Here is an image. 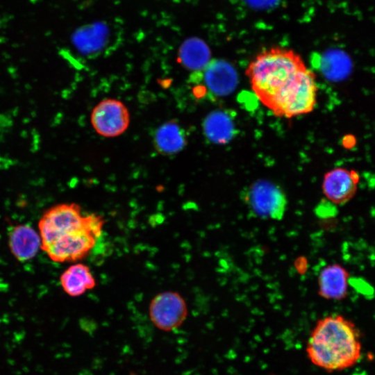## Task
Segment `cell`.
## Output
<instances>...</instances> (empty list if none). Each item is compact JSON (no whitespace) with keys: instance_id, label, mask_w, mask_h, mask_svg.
I'll use <instances>...</instances> for the list:
<instances>
[{"instance_id":"52a82bcc","label":"cell","mask_w":375,"mask_h":375,"mask_svg":"<svg viewBox=\"0 0 375 375\" xmlns=\"http://www.w3.org/2000/svg\"><path fill=\"white\" fill-rule=\"evenodd\" d=\"M358 181L357 172L344 168H335L325 174L322 190L331 203L343 204L355 195Z\"/></svg>"},{"instance_id":"8fae6325","label":"cell","mask_w":375,"mask_h":375,"mask_svg":"<svg viewBox=\"0 0 375 375\" xmlns=\"http://www.w3.org/2000/svg\"><path fill=\"white\" fill-rule=\"evenodd\" d=\"M204 69V82L208 90L213 94L222 97L231 93L238 83L235 69L222 60L210 62Z\"/></svg>"},{"instance_id":"5bb4252c","label":"cell","mask_w":375,"mask_h":375,"mask_svg":"<svg viewBox=\"0 0 375 375\" xmlns=\"http://www.w3.org/2000/svg\"><path fill=\"white\" fill-rule=\"evenodd\" d=\"M210 52L201 39L185 40L178 50V60L188 69L197 72L203 69L210 62Z\"/></svg>"},{"instance_id":"9c48e42d","label":"cell","mask_w":375,"mask_h":375,"mask_svg":"<svg viewBox=\"0 0 375 375\" xmlns=\"http://www.w3.org/2000/svg\"><path fill=\"white\" fill-rule=\"evenodd\" d=\"M349 274L340 264L324 267L317 279L319 296L327 300H342L347 295Z\"/></svg>"},{"instance_id":"5b68a950","label":"cell","mask_w":375,"mask_h":375,"mask_svg":"<svg viewBox=\"0 0 375 375\" xmlns=\"http://www.w3.org/2000/svg\"><path fill=\"white\" fill-rule=\"evenodd\" d=\"M149 312L151 322L157 328L168 331L177 328L183 323L188 309L179 293L165 291L152 299Z\"/></svg>"},{"instance_id":"7a4b0ae2","label":"cell","mask_w":375,"mask_h":375,"mask_svg":"<svg viewBox=\"0 0 375 375\" xmlns=\"http://www.w3.org/2000/svg\"><path fill=\"white\" fill-rule=\"evenodd\" d=\"M103 224L101 216L83 215L76 203L54 205L38 222L41 249L56 262L80 260L94 248Z\"/></svg>"},{"instance_id":"30bf717a","label":"cell","mask_w":375,"mask_h":375,"mask_svg":"<svg viewBox=\"0 0 375 375\" xmlns=\"http://www.w3.org/2000/svg\"><path fill=\"white\" fill-rule=\"evenodd\" d=\"M8 247L12 256L19 262L30 260L41 249V239L28 224L12 227L8 234Z\"/></svg>"},{"instance_id":"ba28073f","label":"cell","mask_w":375,"mask_h":375,"mask_svg":"<svg viewBox=\"0 0 375 375\" xmlns=\"http://www.w3.org/2000/svg\"><path fill=\"white\" fill-rule=\"evenodd\" d=\"M109 40V27L101 22L79 27L72 35L74 46L81 53L87 56L99 54L106 49Z\"/></svg>"},{"instance_id":"7c38bea8","label":"cell","mask_w":375,"mask_h":375,"mask_svg":"<svg viewBox=\"0 0 375 375\" xmlns=\"http://www.w3.org/2000/svg\"><path fill=\"white\" fill-rule=\"evenodd\" d=\"M60 283L64 292L72 297H79L96 285L89 267L78 262L70 265L62 273Z\"/></svg>"},{"instance_id":"9a60e30c","label":"cell","mask_w":375,"mask_h":375,"mask_svg":"<svg viewBox=\"0 0 375 375\" xmlns=\"http://www.w3.org/2000/svg\"><path fill=\"white\" fill-rule=\"evenodd\" d=\"M206 136L211 142L225 144L235 134V125L232 117L225 111L217 110L210 112L203 122Z\"/></svg>"},{"instance_id":"2e32d148","label":"cell","mask_w":375,"mask_h":375,"mask_svg":"<svg viewBox=\"0 0 375 375\" xmlns=\"http://www.w3.org/2000/svg\"><path fill=\"white\" fill-rule=\"evenodd\" d=\"M326 56L324 63V72L325 75L332 79H338L345 75L347 61L342 55L329 54ZM348 69V68H347Z\"/></svg>"},{"instance_id":"4fadbf2b","label":"cell","mask_w":375,"mask_h":375,"mask_svg":"<svg viewBox=\"0 0 375 375\" xmlns=\"http://www.w3.org/2000/svg\"><path fill=\"white\" fill-rule=\"evenodd\" d=\"M154 144L156 150L162 154H175L186 144L184 131L176 122H165L156 131Z\"/></svg>"},{"instance_id":"3957f363","label":"cell","mask_w":375,"mask_h":375,"mask_svg":"<svg viewBox=\"0 0 375 375\" xmlns=\"http://www.w3.org/2000/svg\"><path fill=\"white\" fill-rule=\"evenodd\" d=\"M308 358L326 372H338L354 366L362 354L358 329L340 315L319 319L312 328L306 347Z\"/></svg>"},{"instance_id":"277c9868","label":"cell","mask_w":375,"mask_h":375,"mask_svg":"<svg viewBox=\"0 0 375 375\" xmlns=\"http://www.w3.org/2000/svg\"><path fill=\"white\" fill-rule=\"evenodd\" d=\"M242 199L251 215L263 219H281L288 201L283 190L276 184L264 179L246 187Z\"/></svg>"},{"instance_id":"8992f818","label":"cell","mask_w":375,"mask_h":375,"mask_svg":"<svg viewBox=\"0 0 375 375\" xmlns=\"http://www.w3.org/2000/svg\"><path fill=\"white\" fill-rule=\"evenodd\" d=\"M91 123L99 135L112 138L123 133L129 124V113L119 100L107 99L99 103L91 114Z\"/></svg>"},{"instance_id":"6da1fadb","label":"cell","mask_w":375,"mask_h":375,"mask_svg":"<svg viewBox=\"0 0 375 375\" xmlns=\"http://www.w3.org/2000/svg\"><path fill=\"white\" fill-rule=\"evenodd\" d=\"M246 75L257 97L276 116L307 114L316 105L315 76L292 49L273 47L262 51L248 65Z\"/></svg>"}]
</instances>
